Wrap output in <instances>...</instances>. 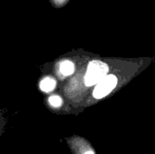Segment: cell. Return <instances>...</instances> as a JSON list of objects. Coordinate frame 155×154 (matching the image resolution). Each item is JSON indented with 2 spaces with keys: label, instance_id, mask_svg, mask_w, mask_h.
Wrapping results in <instances>:
<instances>
[{
  "label": "cell",
  "instance_id": "8992f818",
  "mask_svg": "<svg viewBox=\"0 0 155 154\" xmlns=\"http://www.w3.org/2000/svg\"><path fill=\"white\" fill-rule=\"evenodd\" d=\"M55 4H57L58 5H62L63 4H64L67 0H54Z\"/></svg>",
  "mask_w": 155,
  "mask_h": 154
},
{
  "label": "cell",
  "instance_id": "7a4b0ae2",
  "mask_svg": "<svg viewBox=\"0 0 155 154\" xmlns=\"http://www.w3.org/2000/svg\"><path fill=\"white\" fill-rule=\"evenodd\" d=\"M117 84V78L113 75L109 74L106 75L102 81H100L94 90V96L96 99H101L108 95L116 86Z\"/></svg>",
  "mask_w": 155,
  "mask_h": 154
},
{
  "label": "cell",
  "instance_id": "5b68a950",
  "mask_svg": "<svg viewBox=\"0 0 155 154\" xmlns=\"http://www.w3.org/2000/svg\"><path fill=\"white\" fill-rule=\"evenodd\" d=\"M49 103L54 107H59V106H61L63 101H62L61 97H59L57 95H53L49 98Z\"/></svg>",
  "mask_w": 155,
  "mask_h": 154
},
{
  "label": "cell",
  "instance_id": "277c9868",
  "mask_svg": "<svg viewBox=\"0 0 155 154\" xmlns=\"http://www.w3.org/2000/svg\"><path fill=\"white\" fill-rule=\"evenodd\" d=\"M60 71L65 76L71 75L74 71V65L70 61H64L60 64Z\"/></svg>",
  "mask_w": 155,
  "mask_h": 154
},
{
  "label": "cell",
  "instance_id": "52a82bcc",
  "mask_svg": "<svg viewBox=\"0 0 155 154\" xmlns=\"http://www.w3.org/2000/svg\"><path fill=\"white\" fill-rule=\"evenodd\" d=\"M84 154H94L93 152H86Z\"/></svg>",
  "mask_w": 155,
  "mask_h": 154
},
{
  "label": "cell",
  "instance_id": "3957f363",
  "mask_svg": "<svg viewBox=\"0 0 155 154\" xmlns=\"http://www.w3.org/2000/svg\"><path fill=\"white\" fill-rule=\"evenodd\" d=\"M56 85V82L54 79L51 78V77H46L45 79H43L40 83V88L42 91L45 92V93H48V92H51L54 89Z\"/></svg>",
  "mask_w": 155,
  "mask_h": 154
},
{
  "label": "cell",
  "instance_id": "6da1fadb",
  "mask_svg": "<svg viewBox=\"0 0 155 154\" xmlns=\"http://www.w3.org/2000/svg\"><path fill=\"white\" fill-rule=\"evenodd\" d=\"M108 69V65L101 61L94 60L90 62L84 77L85 84L87 86L97 84L107 75Z\"/></svg>",
  "mask_w": 155,
  "mask_h": 154
}]
</instances>
